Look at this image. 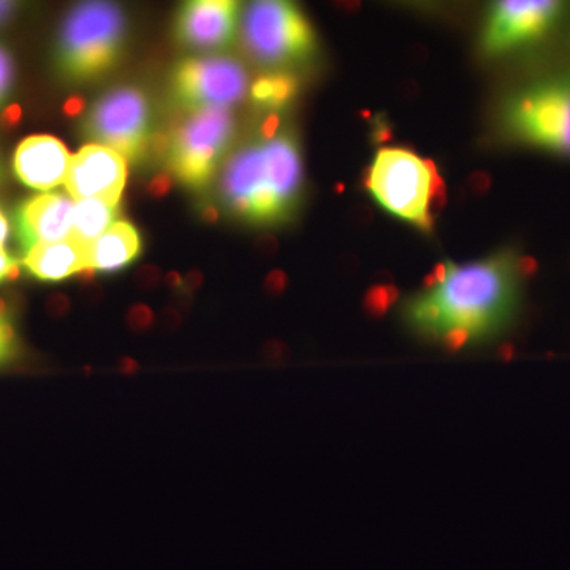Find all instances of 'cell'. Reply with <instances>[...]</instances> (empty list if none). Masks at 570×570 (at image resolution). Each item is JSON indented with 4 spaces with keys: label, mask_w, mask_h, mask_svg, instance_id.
I'll use <instances>...</instances> for the list:
<instances>
[{
    "label": "cell",
    "mask_w": 570,
    "mask_h": 570,
    "mask_svg": "<svg viewBox=\"0 0 570 570\" xmlns=\"http://www.w3.org/2000/svg\"><path fill=\"white\" fill-rule=\"evenodd\" d=\"M521 269L510 253L468 265H438L420 294L404 307L419 335L449 348H463L497 336L519 309Z\"/></svg>",
    "instance_id": "obj_1"
},
{
    "label": "cell",
    "mask_w": 570,
    "mask_h": 570,
    "mask_svg": "<svg viewBox=\"0 0 570 570\" xmlns=\"http://www.w3.org/2000/svg\"><path fill=\"white\" fill-rule=\"evenodd\" d=\"M302 183V156L295 141L275 137L236 153L225 167L220 187L238 216L275 223L291 212Z\"/></svg>",
    "instance_id": "obj_2"
},
{
    "label": "cell",
    "mask_w": 570,
    "mask_h": 570,
    "mask_svg": "<svg viewBox=\"0 0 570 570\" xmlns=\"http://www.w3.org/2000/svg\"><path fill=\"white\" fill-rule=\"evenodd\" d=\"M366 187L382 208L406 223L430 230L444 181L431 160L404 148H384L374 157Z\"/></svg>",
    "instance_id": "obj_3"
},
{
    "label": "cell",
    "mask_w": 570,
    "mask_h": 570,
    "mask_svg": "<svg viewBox=\"0 0 570 570\" xmlns=\"http://www.w3.org/2000/svg\"><path fill=\"white\" fill-rule=\"evenodd\" d=\"M126 31L118 7L108 2H86L71 10L63 22L61 58L63 69L77 78H91L110 69Z\"/></svg>",
    "instance_id": "obj_4"
},
{
    "label": "cell",
    "mask_w": 570,
    "mask_h": 570,
    "mask_svg": "<svg viewBox=\"0 0 570 570\" xmlns=\"http://www.w3.org/2000/svg\"><path fill=\"white\" fill-rule=\"evenodd\" d=\"M242 39L250 58L272 67L305 59L316 47L313 28L302 10L277 0H262L247 7Z\"/></svg>",
    "instance_id": "obj_5"
},
{
    "label": "cell",
    "mask_w": 570,
    "mask_h": 570,
    "mask_svg": "<svg viewBox=\"0 0 570 570\" xmlns=\"http://www.w3.org/2000/svg\"><path fill=\"white\" fill-rule=\"evenodd\" d=\"M508 124L521 141L570 156V80L539 82L521 91L509 104Z\"/></svg>",
    "instance_id": "obj_6"
},
{
    "label": "cell",
    "mask_w": 570,
    "mask_h": 570,
    "mask_svg": "<svg viewBox=\"0 0 570 570\" xmlns=\"http://www.w3.org/2000/svg\"><path fill=\"white\" fill-rule=\"evenodd\" d=\"M235 121L228 108H200L171 135L170 167L189 186L212 179L217 160L234 138Z\"/></svg>",
    "instance_id": "obj_7"
},
{
    "label": "cell",
    "mask_w": 570,
    "mask_h": 570,
    "mask_svg": "<svg viewBox=\"0 0 570 570\" xmlns=\"http://www.w3.org/2000/svg\"><path fill=\"white\" fill-rule=\"evenodd\" d=\"M86 130L99 145L115 149L124 159L148 153L149 104L135 88H118L104 96L89 112Z\"/></svg>",
    "instance_id": "obj_8"
},
{
    "label": "cell",
    "mask_w": 570,
    "mask_h": 570,
    "mask_svg": "<svg viewBox=\"0 0 570 570\" xmlns=\"http://www.w3.org/2000/svg\"><path fill=\"white\" fill-rule=\"evenodd\" d=\"M557 0H502L491 10L483 48L490 55H502L542 40L562 13Z\"/></svg>",
    "instance_id": "obj_9"
},
{
    "label": "cell",
    "mask_w": 570,
    "mask_h": 570,
    "mask_svg": "<svg viewBox=\"0 0 570 570\" xmlns=\"http://www.w3.org/2000/svg\"><path fill=\"white\" fill-rule=\"evenodd\" d=\"M175 88L179 100L194 110L228 108L246 96L247 73L242 63L223 56L189 59L178 67Z\"/></svg>",
    "instance_id": "obj_10"
},
{
    "label": "cell",
    "mask_w": 570,
    "mask_h": 570,
    "mask_svg": "<svg viewBox=\"0 0 570 570\" xmlns=\"http://www.w3.org/2000/svg\"><path fill=\"white\" fill-rule=\"evenodd\" d=\"M126 179L127 164L121 154L107 146L89 145L71 156L63 186L75 202L94 198L118 206Z\"/></svg>",
    "instance_id": "obj_11"
},
{
    "label": "cell",
    "mask_w": 570,
    "mask_h": 570,
    "mask_svg": "<svg viewBox=\"0 0 570 570\" xmlns=\"http://www.w3.org/2000/svg\"><path fill=\"white\" fill-rule=\"evenodd\" d=\"M238 3L228 0H195L184 6L178 18L179 40L197 50L230 43L236 31Z\"/></svg>",
    "instance_id": "obj_12"
},
{
    "label": "cell",
    "mask_w": 570,
    "mask_h": 570,
    "mask_svg": "<svg viewBox=\"0 0 570 570\" xmlns=\"http://www.w3.org/2000/svg\"><path fill=\"white\" fill-rule=\"evenodd\" d=\"M71 156L67 146L51 135L26 138L14 153V174L26 186L50 190L66 183Z\"/></svg>",
    "instance_id": "obj_13"
},
{
    "label": "cell",
    "mask_w": 570,
    "mask_h": 570,
    "mask_svg": "<svg viewBox=\"0 0 570 570\" xmlns=\"http://www.w3.org/2000/svg\"><path fill=\"white\" fill-rule=\"evenodd\" d=\"M75 200L61 194H43L22 205L21 235L26 245L56 243L73 232Z\"/></svg>",
    "instance_id": "obj_14"
},
{
    "label": "cell",
    "mask_w": 570,
    "mask_h": 570,
    "mask_svg": "<svg viewBox=\"0 0 570 570\" xmlns=\"http://www.w3.org/2000/svg\"><path fill=\"white\" fill-rule=\"evenodd\" d=\"M22 264L41 281H62L91 266V246L77 238L29 247Z\"/></svg>",
    "instance_id": "obj_15"
},
{
    "label": "cell",
    "mask_w": 570,
    "mask_h": 570,
    "mask_svg": "<svg viewBox=\"0 0 570 570\" xmlns=\"http://www.w3.org/2000/svg\"><path fill=\"white\" fill-rule=\"evenodd\" d=\"M140 253V236L137 228L126 220L112 225L91 246V266L97 272H118Z\"/></svg>",
    "instance_id": "obj_16"
},
{
    "label": "cell",
    "mask_w": 570,
    "mask_h": 570,
    "mask_svg": "<svg viewBox=\"0 0 570 570\" xmlns=\"http://www.w3.org/2000/svg\"><path fill=\"white\" fill-rule=\"evenodd\" d=\"M118 206L86 198L75 202L73 232L71 236L86 246H92L115 225Z\"/></svg>",
    "instance_id": "obj_17"
},
{
    "label": "cell",
    "mask_w": 570,
    "mask_h": 570,
    "mask_svg": "<svg viewBox=\"0 0 570 570\" xmlns=\"http://www.w3.org/2000/svg\"><path fill=\"white\" fill-rule=\"evenodd\" d=\"M298 81L287 71H275L258 78L250 88L255 105L268 110H279L294 99Z\"/></svg>",
    "instance_id": "obj_18"
},
{
    "label": "cell",
    "mask_w": 570,
    "mask_h": 570,
    "mask_svg": "<svg viewBox=\"0 0 570 570\" xmlns=\"http://www.w3.org/2000/svg\"><path fill=\"white\" fill-rule=\"evenodd\" d=\"M126 322L132 332L145 333L156 324V316H154L151 307L137 303L127 311Z\"/></svg>",
    "instance_id": "obj_19"
},
{
    "label": "cell",
    "mask_w": 570,
    "mask_h": 570,
    "mask_svg": "<svg viewBox=\"0 0 570 570\" xmlns=\"http://www.w3.org/2000/svg\"><path fill=\"white\" fill-rule=\"evenodd\" d=\"M164 275L163 269L156 265H142L135 275V283L141 291H153L157 285L163 283Z\"/></svg>",
    "instance_id": "obj_20"
},
{
    "label": "cell",
    "mask_w": 570,
    "mask_h": 570,
    "mask_svg": "<svg viewBox=\"0 0 570 570\" xmlns=\"http://www.w3.org/2000/svg\"><path fill=\"white\" fill-rule=\"evenodd\" d=\"M11 85H13V62H11L9 51L0 47V102L6 99Z\"/></svg>",
    "instance_id": "obj_21"
},
{
    "label": "cell",
    "mask_w": 570,
    "mask_h": 570,
    "mask_svg": "<svg viewBox=\"0 0 570 570\" xmlns=\"http://www.w3.org/2000/svg\"><path fill=\"white\" fill-rule=\"evenodd\" d=\"M171 189H174V178L168 174H160L149 183L148 194L154 198H164L170 194Z\"/></svg>",
    "instance_id": "obj_22"
},
{
    "label": "cell",
    "mask_w": 570,
    "mask_h": 570,
    "mask_svg": "<svg viewBox=\"0 0 570 570\" xmlns=\"http://www.w3.org/2000/svg\"><path fill=\"white\" fill-rule=\"evenodd\" d=\"M69 296L62 294H55L47 299V313L50 314L51 317L61 318L63 316H67V313H69Z\"/></svg>",
    "instance_id": "obj_23"
},
{
    "label": "cell",
    "mask_w": 570,
    "mask_h": 570,
    "mask_svg": "<svg viewBox=\"0 0 570 570\" xmlns=\"http://www.w3.org/2000/svg\"><path fill=\"white\" fill-rule=\"evenodd\" d=\"M159 324L167 332H176L183 324V313H179L175 306L165 307L163 313L159 314Z\"/></svg>",
    "instance_id": "obj_24"
},
{
    "label": "cell",
    "mask_w": 570,
    "mask_h": 570,
    "mask_svg": "<svg viewBox=\"0 0 570 570\" xmlns=\"http://www.w3.org/2000/svg\"><path fill=\"white\" fill-rule=\"evenodd\" d=\"M21 119L22 108L20 105L14 104L3 110L2 116H0V124H2V127H6V129H14V127L21 122Z\"/></svg>",
    "instance_id": "obj_25"
},
{
    "label": "cell",
    "mask_w": 570,
    "mask_h": 570,
    "mask_svg": "<svg viewBox=\"0 0 570 570\" xmlns=\"http://www.w3.org/2000/svg\"><path fill=\"white\" fill-rule=\"evenodd\" d=\"M86 108V100L81 96H71L66 104H63L62 111L67 118H77Z\"/></svg>",
    "instance_id": "obj_26"
},
{
    "label": "cell",
    "mask_w": 570,
    "mask_h": 570,
    "mask_svg": "<svg viewBox=\"0 0 570 570\" xmlns=\"http://www.w3.org/2000/svg\"><path fill=\"white\" fill-rule=\"evenodd\" d=\"M183 284L186 294L198 291V288L204 285V273L198 272V269H190V272L183 277Z\"/></svg>",
    "instance_id": "obj_27"
},
{
    "label": "cell",
    "mask_w": 570,
    "mask_h": 570,
    "mask_svg": "<svg viewBox=\"0 0 570 570\" xmlns=\"http://www.w3.org/2000/svg\"><path fill=\"white\" fill-rule=\"evenodd\" d=\"M277 127H279V118H277V115H269L264 126H262V137H264V140L275 138Z\"/></svg>",
    "instance_id": "obj_28"
},
{
    "label": "cell",
    "mask_w": 570,
    "mask_h": 570,
    "mask_svg": "<svg viewBox=\"0 0 570 570\" xmlns=\"http://www.w3.org/2000/svg\"><path fill=\"white\" fill-rule=\"evenodd\" d=\"M163 283L165 287L170 288L174 292H184L183 276L178 272H170L164 276ZM186 294V292H184Z\"/></svg>",
    "instance_id": "obj_29"
},
{
    "label": "cell",
    "mask_w": 570,
    "mask_h": 570,
    "mask_svg": "<svg viewBox=\"0 0 570 570\" xmlns=\"http://www.w3.org/2000/svg\"><path fill=\"white\" fill-rule=\"evenodd\" d=\"M285 285V275L283 272H273L272 275L266 279V288L273 294L283 291Z\"/></svg>",
    "instance_id": "obj_30"
},
{
    "label": "cell",
    "mask_w": 570,
    "mask_h": 570,
    "mask_svg": "<svg viewBox=\"0 0 570 570\" xmlns=\"http://www.w3.org/2000/svg\"><path fill=\"white\" fill-rule=\"evenodd\" d=\"M96 276L97 269L88 266V268H82L81 272H78L75 275V279L80 283L81 287H88V285L96 284Z\"/></svg>",
    "instance_id": "obj_31"
},
{
    "label": "cell",
    "mask_w": 570,
    "mask_h": 570,
    "mask_svg": "<svg viewBox=\"0 0 570 570\" xmlns=\"http://www.w3.org/2000/svg\"><path fill=\"white\" fill-rule=\"evenodd\" d=\"M118 367L122 374H134L137 373L138 370H140L138 363L135 362L134 358H130V356H122V358L119 360Z\"/></svg>",
    "instance_id": "obj_32"
},
{
    "label": "cell",
    "mask_w": 570,
    "mask_h": 570,
    "mask_svg": "<svg viewBox=\"0 0 570 570\" xmlns=\"http://www.w3.org/2000/svg\"><path fill=\"white\" fill-rule=\"evenodd\" d=\"M10 235V224L9 219H7L6 214L0 212V249H3L6 246L7 238Z\"/></svg>",
    "instance_id": "obj_33"
},
{
    "label": "cell",
    "mask_w": 570,
    "mask_h": 570,
    "mask_svg": "<svg viewBox=\"0 0 570 570\" xmlns=\"http://www.w3.org/2000/svg\"><path fill=\"white\" fill-rule=\"evenodd\" d=\"M85 288V299H88V302H100L102 299V288L99 287V285L91 284L88 285V287Z\"/></svg>",
    "instance_id": "obj_34"
},
{
    "label": "cell",
    "mask_w": 570,
    "mask_h": 570,
    "mask_svg": "<svg viewBox=\"0 0 570 570\" xmlns=\"http://www.w3.org/2000/svg\"><path fill=\"white\" fill-rule=\"evenodd\" d=\"M11 262H13V258L6 253V249H0V283L6 279V273L7 269H9Z\"/></svg>",
    "instance_id": "obj_35"
},
{
    "label": "cell",
    "mask_w": 570,
    "mask_h": 570,
    "mask_svg": "<svg viewBox=\"0 0 570 570\" xmlns=\"http://www.w3.org/2000/svg\"><path fill=\"white\" fill-rule=\"evenodd\" d=\"M20 276H21L20 264H18L17 261L11 262L9 269H7V273H6V281H9V283H14V281L20 279Z\"/></svg>",
    "instance_id": "obj_36"
},
{
    "label": "cell",
    "mask_w": 570,
    "mask_h": 570,
    "mask_svg": "<svg viewBox=\"0 0 570 570\" xmlns=\"http://www.w3.org/2000/svg\"><path fill=\"white\" fill-rule=\"evenodd\" d=\"M14 11V3L0 2V24H3Z\"/></svg>",
    "instance_id": "obj_37"
},
{
    "label": "cell",
    "mask_w": 570,
    "mask_h": 570,
    "mask_svg": "<svg viewBox=\"0 0 570 570\" xmlns=\"http://www.w3.org/2000/svg\"><path fill=\"white\" fill-rule=\"evenodd\" d=\"M202 217L206 220V223H217V219H219V213H217V209L214 208V206H206L204 209V213H202Z\"/></svg>",
    "instance_id": "obj_38"
},
{
    "label": "cell",
    "mask_w": 570,
    "mask_h": 570,
    "mask_svg": "<svg viewBox=\"0 0 570 570\" xmlns=\"http://www.w3.org/2000/svg\"><path fill=\"white\" fill-rule=\"evenodd\" d=\"M2 322V321H0ZM11 348L3 343L2 335H0V362L9 356Z\"/></svg>",
    "instance_id": "obj_39"
},
{
    "label": "cell",
    "mask_w": 570,
    "mask_h": 570,
    "mask_svg": "<svg viewBox=\"0 0 570 570\" xmlns=\"http://www.w3.org/2000/svg\"><path fill=\"white\" fill-rule=\"evenodd\" d=\"M7 316V303L6 299L0 298V321H6Z\"/></svg>",
    "instance_id": "obj_40"
}]
</instances>
